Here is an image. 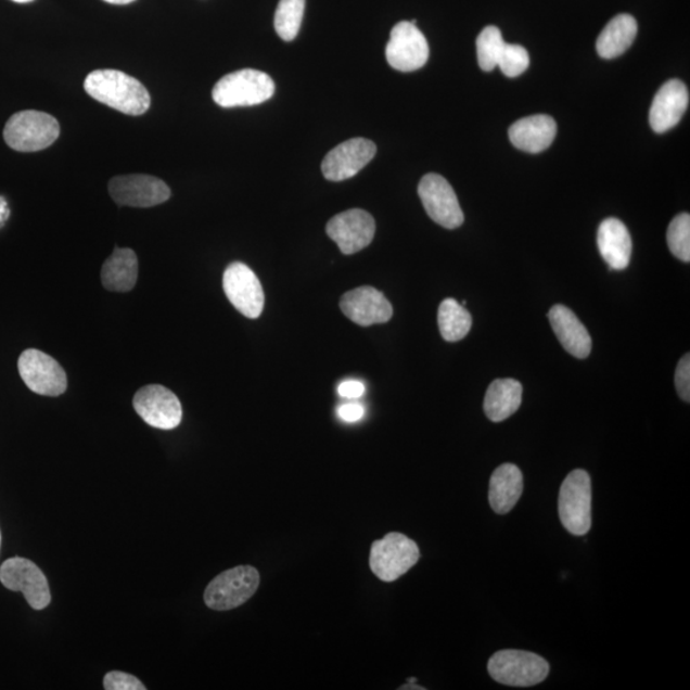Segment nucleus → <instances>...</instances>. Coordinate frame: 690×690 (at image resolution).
Wrapping results in <instances>:
<instances>
[{
	"instance_id": "nucleus-1",
	"label": "nucleus",
	"mask_w": 690,
	"mask_h": 690,
	"mask_svg": "<svg viewBox=\"0 0 690 690\" xmlns=\"http://www.w3.org/2000/svg\"><path fill=\"white\" fill-rule=\"evenodd\" d=\"M84 86L85 91L97 102L133 117L145 114L151 105L145 86L122 71H93L86 77Z\"/></svg>"
},
{
	"instance_id": "nucleus-2",
	"label": "nucleus",
	"mask_w": 690,
	"mask_h": 690,
	"mask_svg": "<svg viewBox=\"0 0 690 690\" xmlns=\"http://www.w3.org/2000/svg\"><path fill=\"white\" fill-rule=\"evenodd\" d=\"M276 93V82L257 69H241L229 74L213 89V99L221 107L254 106L268 102Z\"/></svg>"
},
{
	"instance_id": "nucleus-3",
	"label": "nucleus",
	"mask_w": 690,
	"mask_h": 690,
	"mask_svg": "<svg viewBox=\"0 0 690 690\" xmlns=\"http://www.w3.org/2000/svg\"><path fill=\"white\" fill-rule=\"evenodd\" d=\"M61 128L52 115L38 111L13 114L4 127V140L20 153H36L52 146L60 138Z\"/></svg>"
},
{
	"instance_id": "nucleus-4",
	"label": "nucleus",
	"mask_w": 690,
	"mask_h": 690,
	"mask_svg": "<svg viewBox=\"0 0 690 690\" xmlns=\"http://www.w3.org/2000/svg\"><path fill=\"white\" fill-rule=\"evenodd\" d=\"M559 516L574 536H584L591 529L592 485L586 471L574 470L564 480L559 494Z\"/></svg>"
},
{
	"instance_id": "nucleus-5",
	"label": "nucleus",
	"mask_w": 690,
	"mask_h": 690,
	"mask_svg": "<svg viewBox=\"0 0 690 690\" xmlns=\"http://www.w3.org/2000/svg\"><path fill=\"white\" fill-rule=\"evenodd\" d=\"M419 546L406 535L392 532L372 544L370 567L380 580L392 584L419 563Z\"/></svg>"
},
{
	"instance_id": "nucleus-6",
	"label": "nucleus",
	"mask_w": 690,
	"mask_h": 690,
	"mask_svg": "<svg viewBox=\"0 0 690 690\" xmlns=\"http://www.w3.org/2000/svg\"><path fill=\"white\" fill-rule=\"evenodd\" d=\"M260 573L251 565L232 567L217 575L205 589L204 601L208 609L228 611L240 608L257 592Z\"/></svg>"
},
{
	"instance_id": "nucleus-7",
	"label": "nucleus",
	"mask_w": 690,
	"mask_h": 690,
	"mask_svg": "<svg viewBox=\"0 0 690 690\" xmlns=\"http://www.w3.org/2000/svg\"><path fill=\"white\" fill-rule=\"evenodd\" d=\"M491 678L509 687H532L548 678L550 665L534 652L504 650L488 661Z\"/></svg>"
},
{
	"instance_id": "nucleus-8",
	"label": "nucleus",
	"mask_w": 690,
	"mask_h": 690,
	"mask_svg": "<svg viewBox=\"0 0 690 690\" xmlns=\"http://www.w3.org/2000/svg\"><path fill=\"white\" fill-rule=\"evenodd\" d=\"M0 582L13 592H23L34 610H44L52 601L46 574L25 558H11L0 566Z\"/></svg>"
},
{
	"instance_id": "nucleus-9",
	"label": "nucleus",
	"mask_w": 690,
	"mask_h": 690,
	"mask_svg": "<svg viewBox=\"0 0 690 690\" xmlns=\"http://www.w3.org/2000/svg\"><path fill=\"white\" fill-rule=\"evenodd\" d=\"M21 379L31 392L46 397H60L67 391L66 371L53 357L39 349H27L18 358Z\"/></svg>"
},
{
	"instance_id": "nucleus-10",
	"label": "nucleus",
	"mask_w": 690,
	"mask_h": 690,
	"mask_svg": "<svg viewBox=\"0 0 690 690\" xmlns=\"http://www.w3.org/2000/svg\"><path fill=\"white\" fill-rule=\"evenodd\" d=\"M133 408L149 426L175 430L182 422V405L177 395L163 385H146L136 393Z\"/></svg>"
},
{
	"instance_id": "nucleus-11",
	"label": "nucleus",
	"mask_w": 690,
	"mask_h": 690,
	"mask_svg": "<svg viewBox=\"0 0 690 690\" xmlns=\"http://www.w3.org/2000/svg\"><path fill=\"white\" fill-rule=\"evenodd\" d=\"M385 55L392 68L399 72H413L427 63L429 42L416 24L403 21L393 27Z\"/></svg>"
},
{
	"instance_id": "nucleus-12",
	"label": "nucleus",
	"mask_w": 690,
	"mask_h": 690,
	"mask_svg": "<svg viewBox=\"0 0 690 690\" xmlns=\"http://www.w3.org/2000/svg\"><path fill=\"white\" fill-rule=\"evenodd\" d=\"M222 288L230 304L243 316L248 319L260 318L265 306L263 285L246 264H230L222 276Z\"/></svg>"
},
{
	"instance_id": "nucleus-13",
	"label": "nucleus",
	"mask_w": 690,
	"mask_h": 690,
	"mask_svg": "<svg viewBox=\"0 0 690 690\" xmlns=\"http://www.w3.org/2000/svg\"><path fill=\"white\" fill-rule=\"evenodd\" d=\"M419 195L431 219L447 229L463 225L464 215L452 187L442 176L430 173L421 179Z\"/></svg>"
},
{
	"instance_id": "nucleus-14",
	"label": "nucleus",
	"mask_w": 690,
	"mask_h": 690,
	"mask_svg": "<svg viewBox=\"0 0 690 690\" xmlns=\"http://www.w3.org/2000/svg\"><path fill=\"white\" fill-rule=\"evenodd\" d=\"M375 232V219L361 208L337 214L327 226L328 235L344 255H354L370 246Z\"/></svg>"
},
{
	"instance_id": "nucleus-15",
	"label": "nucleus",
	"mask_w": 690,
	"mask_h": 690,
	"mask_svg": "<svg viewBox=\"0 0 690 690\" xmlns=\"http://www.w3.org/2000/svg\"><path fill=\"white\" fill-rule=\"evenodd\" d=\"M110 193L115 204L132 207L157 206L171 195L167 183L146 175L114 177L110 182Z\"/></svg>"
},
{
	"instance_id": "nucleus-16",
	"label": "nucleus",
	"mask_w": 690,
	"mask_h": 690,
	"mask_svg": "<svg viewBox=\"0 0 690 690\" xmlns=\"http://www.w3.org/2000/svg\"><path fill=\"white\" fill-rule=\"evenodd\" d=\"M376 145L368 139H350L334 148L322 161L321 170L328 181L342 182L355 177L376 155Z\"/></svg>"
},
{
	"instance_id": "nucleus-17",
	"label": "nucleus",
	"mask_w": 690,
	"mask_h": 690,
	"mask_svg": "<svg viewBox=\"0 0 690 690\" xmlns=\"http://www.w3.org/2000/svg\"><path fill=\"white\" fill-rule=\"evenodd\" d=\"M341 308L359 327L385 323L393 316L391 302L373 286H359L345 293L341 299Z\"/></svg>"
},
{
	"instance_id": "nucleus-18",
	"label": "nucleus",
	"mask_w": 690,
	"mask_h": 690,
	"mask_svg": "<svg viewBox=\"0 0 690 690\" xmlns=\"http://www.w3.org/2000/svg\"><path fill=\"white\" fill-rule=\"evenodd\" d=\"M689 105V91L679 80H670L659 90L650 111V125L656 133H665L679 124Z\"/></svg>"
},
{
	"instance_id": "nucleus-19",
	"label": "nucleus",
	"mask_w": 690,
	"mask_h": 690,
	"mask_svg": "<svg viewBox=\"0 0 690 690\" xmlns=\"http://www.w3.org/2000/svg\"><path fill=\"white\" fill-rule=\"evenodd\" d=\"M557 132V122L550 115L538 114L515 122L509 128V139L516 149L538 154L550 148Z\"/></svg>"
},
{
	"instance_id": "nucleus-20",
	"label": "nucleus",
	"mask_w": 690,
	"mask_h": 690,
	"mask_svg": "<svg viewBox=\"0 0 690 690\" xmlns=\"http://www.w3.org/2000/svg\"><path fill=\"white\" fill-rule=\"evenodd\" d=\"M549 320L553 333L567 354L580 359L591 354V335L571 308L563 305L553 306L549 312Z\"/></svg>"
},
{
	"instance_id": "nucleus-21",
	"label": "nucleus",
	"mask_w": 690,
	"mask_h": 690,
	"mask_svg": "<svg viewBox=\"0 0 690 690\" xmlns=\"http://www.w3.org/2000/svg\"><path fill=\"white\" fill-rule=\"evenodd\" d=\"M598 246L610 269L621 271L628 268L632 250L631 237L619 219L609 218L601 222Z\"/></svg>"
},
{
	"instance_id": "nucleus-22",
	"label": "nucleus",
	"mask_w": 690,
	"mask_h": 690,
	"mask_svg": "<svg viewBox=\"0 0 690 690\" xmlns=\"http://www.w3.org/2000/svg\"><path fill=\"white\" fill-rule=\"evenodd\" d=\"M523 494V474L515 464L506 463L496 469L490 478L488 501L495 513L512 512Z\"/></svg>"
},
{
	"instance_id": "nucleus-23",
	"label": "nucleus",
	"mask_w": 690,
	"mask_h": 690,
	"mask_svg": "<svg viewBox=\"0 0 690 690\" xmlns=\"http://www.w3.org/2000/svg\"><path fill=\"white\" fill-rule=\"evenodd\" d=\"M139 278L138 255L131 248L115 247L102 269V282L106 291L126 293L132 291Z\"/></svg>"
},
{
	"instance_id": "nucleus-24",
	"label": "nucleus",
	"mask_w": 690,
	"mask_h": 690,
	"mask_svg": "<svg viewBox=\"0 0 690 690\" xmlns=\"http://www.w3.org/2000/svg\"><path fill=\"white\" fill-rule=\"evenodd\" d=\"M523 387L514 379H498L488 386L484 409L488 420L501 422L512 417L522 405Z\"/></svg>"
},
{
	"instance_id": "nucleus-25",
	"label": "nucleus",
	"mask_w": 690,
	"mask_h": 690,
	"mask_svg": "<svg viewBox=\"0 0 690 690\" xmlns=\"http://www.w3.org/2000/svg\"><path fill=\"white\" fill-rule=\"evenodd\" d=\"M638 25L630 14H617L610 21L596 42V49L601 58L614 60L621 56L631 47L636 40Z\"/></svg>"
},
{
	"instance_id": "nucleus-26",
	"label": "nucleus",
	"mask_w": 690,
	"mask_h": 690,
	"mask_svg": "<svg viewBox=\"0 0 690 690\" xmlns=\"http://www.w3.org/2000/svg\"><path fill=\"white\" fill-rule=\"evenodd\" d=\"M437 322L444 340L455 343L464 340L471 332L472 316L458 301L448 298L438 307Z\"/></svg>"
},
{
	"instance_id": "nucleus-27",
	"label": "nucleus",
	"mask_w": 690,
	"mask_h": 690,
	"mask_svg": "<svg viewBox=\"0 0 690 690\" xmlns=\"http://www.w3.org/2000/svg\"><path fill=\"white\" fill-rule=\"evenodd\" d=\"M305 10L306 0H280L274 20L276 30L280 39L292 41L297 38Z\"/></svg>"
},
{
	"instance_id": "nucleus-28",
	"label": "nucleus",
	"mask_w": 690,
	"mask_h": 690,
	"mask_svg": "<svg viewBox=\"0 0 690 690\" xmlns=\"http://www.w3.org/2000/svg\"><path fill=\"white\" fill-rule=\"evenodd\" d=\"M507 42L496 26H487L477 38V60L481 69L491 72L498 67L502 50Z\"/></svg>"
},
{
	"instance_id": "nucleus-29",
	"label": "nucleus",
	"mask_w": 690,
	"mask_h": 690,
	"mask_svg": "<svg viewBox=\"0 0 690 690\" xmlns=\"http://www.w3.org/2000/svg\"><path fill=\"white\" fill-rule=\"evenodd\" d=\"M667 244L672 254L679 260L690 261V215L679 214L667 229Z\"/></svg>"
},
{
	"instance_id": "nucleus-30",
	"label": "nucleus",
	"mask_w": 690,
	"mask_h": 690,
	"mask_svg": "<svg viewBox=\"0 0 690 690\" xmlns=\"http://www.w3.org/2000/svg\"><path fill=\"white\" fill-rule=\"evenodd\" d=\"M498 67L507 77H518L529 67V54L521 46L506 44Z\"/></svg>"
},
{
	"instance_id": "nucleus-31",
	"label": "nucleus",
	"mask_w": 690,
	"mask_h": 690,
	"mask_svg": "<svg viewBox=\"0 0 690 690\" xmlns=\"http://www.w3.org/2000/svg\"><path fill=\"white\" fill-rule=\"evenodd\" d=\"M104 688L106 690H145L141 680L131 674L122 672L107 673L104 678Z\"/></svg>"
},
{
	"instance_id": "nucleus-32",
	"label": "nucleus",
	"mask_w": 690,
	"mask_h": 690,
	"mask_svg": "<svg viewBox=\"0 0 690 690\" xmlns=\"http://www.w3.org/2000/svg\"><path fill=\"white\" fill-rule=\"evenodd\" d=\"M675 386L679 397L689 403L690 401V357L687 354L682 356L679 361L677 371H675Z\"/></svg>"
},
{
	"instance_id": "nucleus-33",
	"label": "nucleus",
	"mask_w": 690,
	"mask_h": 690,
	"mask_svg": "<svg viewBox=\"0 0 690 690\" xmlns=\"http://www.w3.org/2000/svg\"><path fill=\"white\" fill-rule=\"evenodd\" d=\"M365 392V384L358 380H345L340 386H337V394L345 399L361 398Z\"/></svg>"
},
{
	"instance_id": "nucleus-34",
	"label": "nucleus",
	"mask_w": 690,
	"mask_h": 690,
	"mask_svg": "<svg viewBox=\"0 0 690 690\" xmlns=\"http://www.w3.org/2000/svg\"><path fill=\"white\" fill-rule=\"evenodd\" d=\"M337 417L348 423L361 421L365 416V408L358 403H348L337 408Z\"/></svg>"
},
{
	"instance_id": "nucleus-35",
	"label": "nucleus",
	"mask_w": 690,
	"mask_h": 690,
	"mask_svg": "<svg viewBox=\"0 0 690 690\" xmlns=\"http://www.w3.org/2000/svg\"><path fill=\"white\" fill-rule=\"evenodd\" d=\"M409 681H411V682H409V685H406L405 687H400L399 689L400 690H405V689H407V690H412V689H414V690H425V688L420 687L419 685H414V679H411Z\"/></svg>"
},
{
	"instance_id": "nucleus-36",
	"label": "nucleus",
	"mask_w": 690,
	"mask_h": 690,
	"mask_svg": "<svg viewBox=\"0 0 690 690\" xmlns=\"http://www.w3.org/2000/svg\"><path fill=\"white\" fill-rule=\"evenodd\" d=\"M104 2L111 3V4L125 5V4L133 3L135 0H104Z\"/></svg>"
},
{
	"instance_id": "nucleus-37",
	"label": "nucleus",
	"mask_w": 690,
	"mask_h": 690,
	"mask_svg": "<svg viewBox=\"0 0 690 690\" xmlns=\"http://www.w3.org/2000/svg\"><path fill=\"white\" fill-rule=\"evenodd\" d=\"M13 2H16V3H30V2H34V0H13Z\"/></svg>"
},
{
	"instance_id": "nucleus-38",
	"label": "nucleus",
	"mask_w": 690,
	"mask_h": 690,
	"mask_svg": "<svg viewBox=\"0 0 690 690\" xmlns=\"http://www.w3.org/2000/svg\"><path fill=\"white\" fill-rule=\"evenodd\" d=\"M0 545H2V534H0Z\"/></svg>"
}]
</instances>
